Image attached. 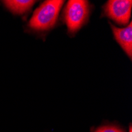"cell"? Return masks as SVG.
Wrapping results in <instances>:
<instances>
[{
  "instance_id": "52a82bcc",
  "label": "cell",
  "mask_w": 132,
  "mask_h": 132,
  "mask_svg": "<svg viewBox=\"0 0 132 132\" xmlns=\"http://www.w3.org/2000/svg\"><path fill=\"white\" fill-rule=\"evenodd\" d=\"M129 132H132V128H131V126H130V129H129Z\"/></svg>"
},
{
  "instance_id": "8992f818",
  "label": "cell",
  "mask_w": 132,
  "mask_h": 132,
  "mask_svg": "<svg viewBox=\"0 0 132 132\" xmlns=\"http://www.w3.org/2000/svg\"><path fill=\"white\" fill-rule=\"evenodd\" d=\"M95 132H123L116 126H103L99 127Z\"/></svg>"
},
{
  "instance_id": "277c9868",
  "label": "cell",
  "mask_w": 132,
  "mask_h": 132,
  "mask_svg": "<svg viewBox=\"0 0 132 132\" xmlns=\"http://www.w3.org/2000/svg\"><path fill=\"white\" fill-rule=\"evenodd\" d=\"M112 27L114 37L116 40L121 46L123 50L129 56L132 57V23L130 22L129 26L126 28H117L112 24Z\"/></svg>"
},
{
  "instance_id": "5b68a950",
  "label": "cell",
  "mask_w": 132,
  "mask_h": 132,
  "mask_svg": "<svg viewBox=\"0 0 132 132\" xmlns=\"http://www.w3.org/2000/svg\"><path fill=\"white\" fill-rule=\"evenodd\" d=\"M3 3L5 6L13 14L21 15L29 10L36 1H32V0H6V1H3Z\"/></svg>"
},
{
  "instance_id": "6da1fadb",
  "label": "cell",
  "mask_w": 132,
  "mask_h": 132,
  "mask_svg": "<svg viewBox=\"0 0 132 132\" xmlns=\"http://www.w3.org/2000/svg\"><path fill=\"white\" fill-rule=\"evenodd\" d=\"M64 3L62 0H47L34 11L29 26L35 30L45 31L52 29L57 21L59 12Z\"/></svg>"
},
{
  "instance_id": "7a4b0ae2",
  "label": "cell",
  "mask_w": 132,
  "mask_h": 132,
  "mask_svg": "<svg viewBox=\"0 0 132 132\" xmlns=\"http://www.w3.org/2000/svg\"><path fill=\"white\" fill-rule=\"evenodd\" d=\"M89 14V2L84 0H70L64 10V20L68 32L74 34L86 22Z\"/></svg>"
},
{
  "instance_id": "3957f363",
  "label": "cell",
  "mask_w": 132,
  "mask_h": 132,
  "mask_svg": "<svg viewBox=\"0 0 132 132\" xmlns=\"http://www.w3.org/2000/svg\"><path fill=\"white\" fill-rule=\"evenodd\" d=\"M132 2L130 0H110L104 6L105 14L120 25L130 21Z\"/></svg>"
}]
</instances>
